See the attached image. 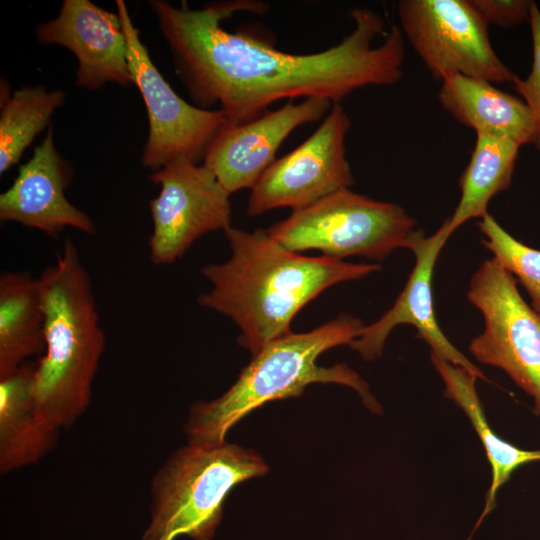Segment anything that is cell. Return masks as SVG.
<instances>
[{
    "label": "cell",
    "mask_w": 540,
    "mask_h": 540,
    "mask_svg": "<svg viewBox=\"0 0 540 540\" xmlns=\"http://www.w3.org/2000/svg\"><path fill=\"white\" fill-rule=\"evenodd\" d=\"M484 246L493 258L514 278L517 277L531 298L535 311L540 309V250L533 249L510 235L490 214L478 223Z\"/></svg>",
    "instance_id": "obj_22"
},
{
    "label": "cell",
    "mask_w": 540,
    "mask_h": 540,
    "mask_svg": "<svg viewBox=\"0 0 540 540\" xmlns=\"http://www.w3.org/2000/svg\"><path fill=\"white\" fill-rule=\"evenodd\" d=\"M486 24L509 28L529 20L531 2L524 0H470Z\"/></svg>",
    "instance_id": "obj_24"
},
{
    "label": "cell",
    "mask_w": 540,
    "mask_h": 540,
    "mask_svg": "<svg viewBox=\"0 0 540 540\" xmlns=\"http://www.w3.org/2000/svg\"><path fill=\"white\" fill-rule=\"evenodd\" d=\"M266 231L292 252L316 249L329 258L362 256L375 261L384 260L398 248H408L423 233L401 206L350 188L292 211Z\"/></svg>",
    "instance_id": "obj_6"
},
{
    "label": "cell",
    "mask_w": 540,
    "mask_h": 540,
    "mask_svg": "<svg viewBox=\"0 0 540 540\" xmlns=\"http://www.w3.org/2000/svg\"><path fill=\"white\" fill-rule=\"evenodd\" d=\"M431 362L444 384V395L466 414L480 438L491 466V484L486 493L485 506L470 536L496 507V495L520 466L540 461V449L524 450L500 438L490 427L477 394V378L465 369L453 365L431 352Z\"/></svg>",
    "instance_id": "obj_18"
},
{
    "label": "cell",
    "mask_w": 540,
    "mask_h": 540,
    "mask_svg": "<svg viewBox=\"0 0 540 540\" xmlns=\"http://www.w3.org/2000/svg\"><path fill=\"white\" fill-rule=\"evenodd\" d=\"M149 178L160 186L150 201L148 247L155 265L172 264L206 233L231 227L230 194L204 164L177 159Z\"/></svg>",
    "instance_id": "obj_11"
},
{
    "label": "cell",
    "mask_w": 540,
    "mask_h": 540,
    "mask_svg": "<svg viewBox=\"0 0 540 540\" xmlns=\"http://www.w3.org/2000/svg\"><path fill=\"white\" fill-rule=\"evenodd\" d=\"M529 22L533 40V64L526 79L517 78L514 82L516 91L530 109L537 129L535 145L540 148V10L531 2Z\"/></svg>",
    "instance_id": "obj_23"
},
{
    "label": "cell",
    "mask_w": 540,
    "mask_h": 540,
    "mask_svg": "<svg viewBox=\"0 0 540 540\" xmlns=\"http://www.w3.org/2000/svg\"><path fill=\"white\" fill-rule=\"evenodd\" d=\"M224 233L231 256L201 269L211 289L198 296V303L230 318L240 328L238 343L252 356L290 333L296 314L324 290L381 269L289 251L264 229L229 227Z\"/></svg>",
    "instance_id": "obj_2"
},
{
    "label": "cell",
    "mask_w": 540,
    "mask_h": 540,
    "mask_svg": "<svg viewBox=\"0 0 540 540\" xmlns=\"http://www.w3.org/2000/svg\"><path fill=\"white\" fill-rule=\"evenodd\" d=\"M520 146L508 138L476 134L470 161L459 181L460 200L447 219L451 235L468 220L484 217L490 200L509 188Z\"/></svg>",
    "instance_id": "obj_20"
},
{
    "label": "cell",
    "mask_w": 540,
    "mask_h": 540,
    "mask_svg": "<svg viewBox=\"0 0 540 540\" xmlns=\"http://www.w3.org/2000/svg\"><path fill=\"white\" fill-rule=\"evenodd\" d=\"M44 312L38 277L26 271L0 276V378L43 353Z\"/></svg>",
    "instance_id": "obj_19"
},
{
    "label": "cell",
    "mask_w": 540,
    "mask_h": 540,
    "mask_svg": "<svg viewBox=\"0 0 540 540\" xmlns=\"http://www.w3.org/2000/svg\"><path fill=\"white\" fill-rule=\"evenodd\" d=\"M37 40L69 49L78 60L76 85L99 89L133 83L119 14L88 0H65L57 17L36 27Z\"/></svg>",
    "instance_id": "obj_14"
},
{
    "label": "cell",
    "mask_w": 540,
    "mask_h": 540,
    "mask_svg": "<svg viewBox=\"0 0 540 540\" xmlns=\"http://www.w3.org/2000/svg\"><path fill=\"white\" fill-rule=\"evenodd\" d=\"M36 363L27 361L0 378V471L38 462L55 445L58 432L39 416L33 396Z\"/></svg>",
    "instance_id": "obj_17"
},
{
    "label": "cell",
    "mask_w": 540,
    "mask_h": 540,
    "mask_svg": "<svg viewBox=\"0 0 540 540\" xmlns=\"http://www.w3.org/2000/svg\"><path fill=\"white\" fill-rule=\"evenodd\" d=\"M176 70L198 107L219 105L231 124L258 117L273 103L322 98L334 103L367 86H391L403 76L404 37L397 25L367 8L350 12L354 28L338 44L293 54L222 22L236 12L261 14L256 1L213 3L192 9L152 0Z\"/></svg>",
    "instance_id": "obj_1"
},
{
    "label": "cell",
    "mask_w": 540,
    "mask_h": 540,
    "mask_svg": "<svg viewBox=\"0 0 540 540\" xmlns=\"http://www.w3.org/2000/svg\"><path fill=\"white\" fill-rule=\"evenodd\" d=\"M351 121L334 103L317 129L299 146L276 159L251 188L247 214L288 207L305 208L354 184L345 139Z\"/></svg>",
    "instance_id": "obj_10"
},
{
    "label": "cell",
    "mask_w": 540,
    "mask_h": 540,
    "mask_svg": "<svg viewBox=\"0 0 540 540\" xmlns=\"http://www.w3.org/2000/svg\"><path fill=\"white\" fill-rule=\"evenodd\" d=\"M362 321L342 313L305 333L292 331L266 344L242 369L235 383L220 397L195 403L185 424L189 444L219 445L244 416L262 405L300 396L313 383H336L351 387L373 413L382 408L369 385L346 364H317L325 351L349 345L361 333Z\"/></svg>",
    "instance_id": "obj_4"
},
{
    "label": "cell",
    "mask_w": 540,
    "mask_h": 540,
    "mask_svg": "<svg viewBox=\"0 0 540 540\" xmlns=\"http://www.w3.org/2000/svg\"><path fill=\"white\" fill-rule=\"evenodd\" d=\"M467 297L484 319L483 332L470 342L471 355L503 370L532 398L533 412L540 416V314L494 258L473 274Z\"/></svg>",
    "instance_id": "obj_7"
},
{
    "label": "cell",
    "mask_w": 540,
    "mask_h": 540,
    "mask_svg": "<svg viewBox=\"0 0 540 540\" xmlns=\"http://www.w3.org/2000/svg\"><path fill=\"white\" fill-rule=\"evenodd\" d=\"M38 281L45 347L36 363L33 396L40 418L58 432L89 407L106 340L91 279L74 242H64Z\"/></svg>",
    "instance_id": "obj_3"
},
{
    "label": "cell",
    "mask_w": 540,
    "mask_h": 540,
    "mask_svg": "<svg viewBox=\"0 0 540 540\" xmlns=\"http://www.w3.org/2000/svg\"><path fill=\"white\" fill-rule=\"evenodd\" d=\"M127 41V57L133 84L140 91L148 115L149 133L142 165L152 172L177 159L195 163L228 123L221 110L204 109L186 102L171 88L153 64L123 0H116Z\"/></svg>",
    "instance_id": "obj_9"
},
{
    "label": "cell",
    "mask_w": 540,
    "mask_h": 540,
    "mask_svg": "<svg viewBox=\"0 0 540 540\" xmlns=\"http://www.w3.org/2000/svg\"><path fill=\"white\" fill-rule=\"evenodd\" d=\"M333 103L308 98L287 101L242 124L227 123L210 143L203 164L231 195L252 188L277 159L276 152L298 127L325 117Z\"/></svg>",
    "instance_id": "obj_12"
},
{
    "label": "cell",
    "mask_w": 540,
    "mask_h": 540,
    "mask_svg": "<svg viewBox=\"0 0 540 540\" xmlns=\"http://www.w3.org/2000/svg\"><path fill=\"white\" fill-rule=\"evenodd\" d=\"M441 106L476 134L508 138L520 145L535 144L537 129L525 102L489 81L452 74L441 80Z\"/></svg>",
    "instance_id": "obj_16"
},
{
    "label": "cell",
    "mask_w": 540,
    "mask_h": 540,
    "mask_svg": "<svg viewBox=\"0 0 540 540\" xmlns=\"http://www.w3.org/2000/svg\"><path fill=\"white\" fill-rule=\"evenodd\" d=\"M70 179V166L56 150L49 126L32 157L20 166L13 184L0 195V219L53 238L66 228L93 234L96 227L92 219L66 198Z\"/></svg>",
    "instance_id": "obj_15"
},
{
    "label": "cell",
    "mask_w": 540,
    "mask_h": 540,
    "mask_svg": "<svg viewBox=\"0 0 540 540\" xmlns=\"http://www.w3.org/2000/svg\"><path fill=\"white\" fill-rule=\"evenodd\" d=\"M397 15L403 36L435 79L460 74L494 84L517 80L470 0H401Z\"/></svg>",
    "instance_id": "obj_8"
},
{
    "label": "cell",
    "mask_w": 540,
    "mask_h": 540,
    "mask_svg": "<svg viewBox=\"0 0 540 540\" xmlns=\"http://www.w3.org/2000/svg\"><path fill=\"white\" fill-rule=\"evenodd\" d=\"M536 312H538L540 314V309L538 311H536Z\"/></svg>",
    "instance_id": "obj_25"
},
{
    "label": "cell",
    "mask_w": 540,
    "mask_h": 540,
    "mask_svg": "<svg viewBox=\"0 0 540 540\" xmlns=\"http://www.w3.org/2000/svg\"><path fill=\"white\" fill-rule=\"evenodd\" d=\"M268 472L255 451L224 442L187 444L176 450L155 473L151 521L141 540H175L186 535L211 540L231 490Z\"/></svg>",
    "instance_id": "obj_5"
},
{
    "label": "cell",
    "mask_w": 540,
    "mask_h": 540,
    "mask_svg": "<svg viewBox=\"0 0 540 540\" xmlns=\"http://www.w3.org/2000/svg\"><path fill=\"white\" fill-rule=\"evenodd\" d=\"M65 94L42 85L26 86L5 94L0 113V173L18 163L23 152L50 123Z\"/></svg>",
    "instance_id": "obj_21"
},
{
    "label": "cell",
    "mask_w": 540,
    "mask_h": 540,
    "mask_svg": "<svg viewBox=\"0 0 540 540\" xmlns=\"http://www.w3.org/2000/svg\"><path fill=\"white\" fill-rule=\"evenodd\" d=\"M450 236L446 219L433 235L426 237L423 232L410 243L408 249L415 256V265L403 291L388 311L374 323L364 326L360 335L349 344L363 359L379 358L391 331L398 325L410 324L430 346L432 353L465 369L477 379L486 380L483 371L444 335L434 313V266Z\"/></svg>",
    "instance_id": "obj_13"
}]
</instances>
